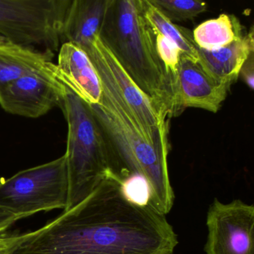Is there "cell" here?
I'll list each match as a JSON object with an SVG mask.
<instances>
[{
    "mask_svg": "<svg viewBox=\"0 0 254 254\" xmlns=\"http://www.w3.org/2000/svg\"><path fill=\"white\" fill-rule=\"evenodd\" d=\"M178 245L166 215L133 203L120 182L108 178L11 254H174Z\"/></svg>",
    "mask_w": 254,
    "mask_h": 254,
    "instance_id": "1",
    "label": "cell"
},
{
    "mask_svg": "<svg viewBox=\"0 0 254 254\" xmlns=\"http://www.w3.org/2000/svg\"><path fill=\"white\" fill-rule=\"evenodd\" d=\"M5 41H6V40H5V38H2V36H0V43L5 42Z\"/></svg>",
    "mask_w": 254,
    "mask_h": 254,
    "instance_id": "24",
    "label": "cell"
},
{
    "mask_svg": "<svg viewBox=\"0 0 254 254\" xmlns=\"http://www.w3.org/2000/svg\"><path fill=\"white\" fill-rule=\"evenodd\" d=\"M230 87L209 76L198 63L181 55L174 85L173 117L187 108L218 112Z\"/></svg>",
    "mask_w": 254,
    "mask_h": 254,
    "instance_id": "10",
    "label": "cell"
},
{
    "mask_svg": "<svg viewBox=\"0 0 254 254\" xmlns=\"http://www.w3.org/2000/svg\"><path fill=\"white\" fill-rule=\"evenodd\" d=\"M110 0H72L65 17L63 43L83 48L100 33Z\"/></svg>",
    "mask_w": 254,
    "mask_h": 254,
    "instance_id": "13",
    "label": "cell"
},
{
    "mask_svg": "<svg viewBox=\"0 0 254 254\" xmlns=\"http://www.w3.org/2000/svg\"><path fill=\"white\" fill-rule=\"evenodd\" d=\"M191 33L196 47L208 51L227 47L245 35L237 17L226 14L200 23Z\"/></svg>",
    "mask_w": 254,
    "mask_h": 254,
    "instance_id": "15",
    "label": "cell"
},
{
    "mask_svg": "<svg viewBox=\"0 0 254 254\" xmlns=\"http://www.w3.org/2000/svg\"><path fill=\"white\" fill-rule=\"evenodd\" d=\"M23 218H25L22 215H14L0 207V235L6 231L14 223Z\"/></svg>",
    "mask_w": 254,
    "mask_h": 254,
    "instance_id": "21",
    "label": "cell"
},
{
    "mask_svg": "<svg viewBox=\"0 0 254 254\" xmlns=\"http://www.w3.org/2000/svg\"><path fill=\"white\" fill-rule=\"evenodd\" d=\"M171 21L192 20L207 9V3L194 0H150Z\"/></svg>",
    "mask_w": 254,
    "mask_h": 254,
    "instance_id": "17",
    "label": "cell"
},
{
    "mask_svg": "<svg viewBox=\"0 0 254 254\" xmlns=\"http://www.w3.org/2000/svg\"><path fill=\"white\" fill-rule=\"evenodd\" d=\"M60 108L68 126L66 157L69 210L85 199L104 180L114 178L111 148L90 106L66 87Z\"/></svg>",
    "mask_w": 254,
    "mask_h": 254,
    "instance_id": "4",
    "label": "cell"
},
{
    "mask_svg": "<svg viewBox=\"0 0 254 254\" xmlns=\"http://www.w3.org/2000/svg\"><path fill=\"white\" fill-rule=\"evenodd\" d=\"M142 14L151 30L170 40L186 57L198 63L197 49L189 29L173 23L151 3L150 0H139Z\"/></svg>",
    "mask_w": 254,
    "mask_h": 254,
    "instance_id": "16",
    "label": "cell"
},
{
    "mask_svg": "<svg viewBox=\"0 0 254 254\" xmlns=\"http://www.w3.org/2000/svg\"><path fill=\"white\" fill-rule=\"evenodd\" d=\"M126 197L133 203L146 206L149 202V189L145 179L134 176L121 184Z\"/></svg>",
    "mask_w": 254,
    "mask_h": 254,
    "instance_id": "19",
    "label": "cell"
},
{
    "mask_svg": "<svg viewBox=\"0 0 254 254\" xmlns=\"http://www.w3.org/2000/svg\"><path fill=\"white\" fill-rule=\"evenodd\" d=\"M32 232H31L30 235H29L28 237H26V239H23V240L19 241V242H15V243L11 244V245H7V246L2 247V248H0V254H12L13 251H14L15 247L17 246L19 244L21 243L23 241L26 240V239L29 237V236L32 235Z\"/></svg>",
    "mask_w": 254,
    "mask_h": 254,
    "instance_id": "23",
    "label": "cell"
},
{
    "mask_svg": "<svg viewBox=\"0 0 254 254\" xmlns=\"http://www.w3.org/2000/svg\"><path fill=\"white\" fill-rule=\"evenodd\" d=\"M81 49L90 57L102 83L100 102L89 106L111 148L114 179L121 184L131 177L145 179L149 189L148 205L159 213L167 215L175 202L168 155L148 141L92 43Z\"/></svg>",
    "mask_w": 254,
    "mask_h": 254,
    "instance_id": "2",
    "label": "cell"
},
{
    "mask_svg": "<svg viewBox=\"0 0 254 254\" xmlns=\"http://www.w3.org/2000/svg\"><path fill=\"white\" fill-rule=\"evenodd\" d=\"M254 28L238 41L219 50L197 49L198 64L214 79L231 86L237 81L242 65L254 53Z\"/></svg>",
    "mask_w": 254,
    "mask_h": 254,
    "instance_id": "12",
    "label": "cell"
},
{
    "mask_svg": "<svg viewBox=\"0 0 254 254\" xmlns=\"http://www.w3.org/2000/svg\"><path fill=\"white\" fill-rule=\"evenodd\" d=\"M30 233L31 232H29V233H24V234L17 235V236H7V237L2 236V235H1V236H0V248L11 245V244L19 242V241L23 240V239L28 237V236L30 235Z\"/></svg>",
    "mask_w": 254,
    "mask_h": 254,
    "instance_id": "22",
    "label": "cell"
},
{
    "mask_svg": "<svg viewBox=\"0 0 254 254\" xmlns=\"http://www.w3.org/2000/svg\"><path fill=\"white\" fill-rule=\"evenodd\" d=\"M206 254H254V206L240 199L208 208Z\"/></svg>",
    "mask_w": 254,
    "mask_h": 254,
    "instance_id": "7",
    "label": "cell"
},
{
    "mask_svg": "<svg viewBox=\"0 0 254 254\" xmlns=\"http://www.w3.org/2000/svg\"><path fill=\"white\" fill-rule=\"evenodd\" d=\"M55 77L88 105H97L102 87L96 68L83 49L64 42L59 50L57 63H53Z\"/></svg>",
    "mask_w": 254,
    "mask_h": 254,
    "instance_id": "11",
    "label": "cell"
},
{
    "mask_svg": "<svg viewBox=\"0 0 254 254\" xmlns=\"http://www.w3.org/2000/svg\"><path fill=\"white\" fill-rule=\"evenodd\" d=\"M99 38L139 88L168 119L174 115L172 84L159 59L154 34L139 0H110Z\"/></svg>",
    "mask_w": 254,
    "mask_h": 254,
    "instance_id": "3",
    "label": "cell"
},
{
    "mask_svg": "<svg viewBox=\"0 0 254 254\" xmlns=\"http://www.w3.org/2000/svg\"><path fill=\"white\" fill-rule=\"evenodd\" d=\"M53 64L0 89L1 108L13 115L37 119L60 107L66 87L55 77Z\"/></svg>",
    "mask_w": 254,
    "mask_h": 254,
    "instance_id": "8",
    "label": "cell"
},
{
    "mask_svg": "<svg viewBox=\"0 0 254 254\" xmlns=\"http://www.w3.org/2000/svg\"><path fill=\"white\" fill-rule=\"evenodd\" d=\"M69 179L64 154L0 179V207L24 218L67 206Z\"/></svg>",
    "mask_w": 254,
    "mask_h": 254,
    "instance_id": "6",
    "label": "cell"
},
{
    "mask_svg": "<svg viewBox=\"0 0 254 254\" xmlns=\"http://www.w3.org/2000/svg\"><path fill=\"white\" fill-rule=\"evenodd\" d=\"M54 57L34 47L13 44L9 41L0 43V89L50 66Z\"/></svg>",
    "mask_w": 254,
    "mask_h": 254,
    "instance_id": "14",
    "label": "cell"
},
{
    "mask_svg": "<svg viewBox=\"0 0 254 254\" xmlns=\"http://www.w3.org/2000/svg\"><path fill=\"white\" fill-rule=\"evenodd\" d=\"M72 0H0V36L55 54Z\"/></svg>",
    "mask_w": 254,
    "mask_h": 254,
    "instance_id": "5",
    "label": "cell"
},
{
    "mask_svg": "<svg viewBox=\"0 0 254 254\" xmlns=\"http://www.w3.org/2000/svg\"><path fill=\"white\" fill-rule=\"evenodd\" d=\"M154 34L155 47L160 62L164 66L166 74L172 84L174 96V85L178 73V66L182 52L173 42L160 34Z\"/></svg>",
    "mask_w": 254,
    "mask_h": 254,
    "instance_id": "18",
    "label": "cell"
},
{
    "mask_svg": "<svg viewBox=\"0 0 254 254\" xmlns=\"http://www.w3.org/2000/svg\"><path fill=\"white\" fill-rule=\"evenodd\" d=\"M91 43L109 71L120 94L140 123L148 141L168 155L169 119L157 110L152 101L126 73L99 35Z\"/></svg>",
    "mask_w": 254,
    "mask_h": 254,
    "instance_id": "9",
    "label": "cell"
},
{
    "mask_svg": "<svg viewBox=\"0 0 254 254\" xmlns=\"http://www.w3.org/2000/svg\"><path fill=\"white\" fill-rule=\"evenodd\" d=\"M239 75L242 76L246 85L250 90H254V53H251L249 57L242 65Z\"/></svg>",
    "mask_w": 254,
    "mask_h": 254,
    "instance_id": "20",
    "label": "cell"
}]
</instances>
